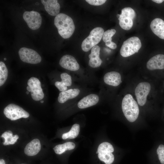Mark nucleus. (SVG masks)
<instances>
[{"instance_id": "obj_1", "label": "nucleus", "mask_w": 164, "mask_h": 164, "mask_svg": "<svg viewBox=\"0 0 164 164\" xmlns=\"http://www.w3.org/2000/svg\"><path fill=\"white\" fill-rule=\"evenodd\" d=\"M54 24L58 32L64 39L70 38L73 34L75 27L72 19L66 14L61 13L56 16Z\"/></svg>"}, {"instance_id": "obj_2", "label": "nucleus", "mask_w": 164, "mask_h": 164, "mask_svg": "<svg viewBox=\"0 0 164 164\" xmlns=\"http://www.w3.org/2000/svg\"><path fill=\"white\" fill-rule=\"evenodd\" d=\"M122 109L127 120L130 122L135 121L138 117L139 109L137 102L131 95L126 94L122 102Z\"/></svg>"}, {"instance_id": "obj_3", "label": "nucleus", "mask_w": 164, "mask_h": 164, "mask_svg": "<svg viewBox=\"0 0 164 164\" xmlns=\"http://www.w3.org/2000/svg\"><path fill=\"white\" fill-rule=\"evenodd\" d=\"M104 32V29L100 27H96L91 30L88 36L82 42L81 44L82 50L88 52L96 45L101 40Z\"/></svg>"}, {"instance_id": "obj_4", "label": "nucleus", "mask_w": 164, "mask_h": 164, "mask_svg": "<svg viewBox=\"0 0 164 164\" xmlns=\"http://www.w3.org/2000/svg\"><path fill=\"white\" fill-rule=\"evenodd\" d=\"M142 46L139 39L137 37H130L124 42L120 50L123 57H127L138 53Z\"/></svg>"}, {"instance_id": "obj_5", "label": "nucleus", "mask_w": 164, "mask_h": 164, "mask_svg": "<svg viewBox=\"0 0 164 164\" xmlns=\"http://www.w3.org/2000/svg\"><path fill=\"white\" fill-rule=\"evenodd\" d=\"M136 16L135 11L131 8L126 7L121 10L120 15L117 14V17L119 20V23L123 29L130 30L133 25V20Z\"/></svg>"}, {"instance_id": "obj_6", "label": "nucleus", "mask_w": 164, "mask_h": 164, "mask_svg": "<svg viewBox=\"0 0 164 164\" xmlns=\"http://www.w3.org/2000/svg\"><path fill=\"white\" fill-rule=\"evenodd\" d=\"M114 151V149L111 144L108 142H103L98 147V157L106 164H111L114 160V155L112 153Z\"/></svg>"}, {"instance_id": "obj_7", "label": "nucleus", "mask_w": 164, "mask_h": 164, "mask_svg": "<svg viewBox=\"0 0 164 164\" xmlns=\"http://www.w3.org/2000/svg\"><path fill=\"white\" fill-rule=\"evenodd\" d=\"M5 116L11 120L14 121L23 118H26L29 114L19 106L10 104L6 107L3 111Z\"/></svg>"}, {"instance_id": "obj_8", "label": "nucleus", "mask_w": 164, "mask_h": 164, "mask_svg": "<svg viewBox=\"0 0 164 164\" xmlns=\"http://www.w3.org/2000/svg\"><path fill=\"white\" fill-rule=\"evenodd\" d=\"M27 90L31 92L32 99L35 101H39L44 97V94L41 87L40 82L37 78L32 77L27 82Z\"/></svg>"}, {"instance_id": "obj_9", "label": "nucleus", "mask_w": 164, "mask_h": 164, "mask_svg": "<svg viewBox=\"0 0 164 164\" xmlns=\"http://www.w3.org/2000/svg\"><path fill=\"white\" fill-rule=\"evenodd\" d=\"M18 53L20 59L24 62L35 64L41 61V57L39 55L32 49L22 47L19 49Z\"/></svg>"}, {"instance_id": "obj_10", "label": "nucleus", "mask_w": 164, "mask_h": 164, "mask_svg": "<svg viewBox=\"0 0 164 164\" xmlns=\"http://www.w3.org/2000/svg\"><path fill=\"white\" fill-rule=\"evenodd\" d=\"M150 90L151 85L148 82H142L138 84L135 90V94L139 105L142 106L145 104Z\"/></svg>"}, {"instance_id": "obj_11", "label": "nucleus", "mask_w": 164, "mask_h": 164, "mask_svg": "<svg viewBox=\"0 0 164 164\" xmlns=\"http://www.w3.org/2000/svg\"><path fill=\"white\" fill-rule=\"evenodd\" d=\"M23 18L29 27L32 29H37L41 25L42 17L40 14L36 11H25L23 14Z\"/></svg>"}, {"instance_id": "obj_12", "label": "nucleus", "mask_w": 164, "mask_h": 164, "mask_svg": "<svg viewBox=\"0 0 164 164\" xmlns=\"http://www.w3.org/2000/svg\"><path fill=\"white\" fill-rule=\"evenodd\" d=\"M59 64L63 68L71 71H77L80 68L75 58L70 55L63 56L60 60Z\"/></svg>"}, {"instance_id": "obj_13", "label": "nucleus", "mask_w": 164, "mask_h": 164, "mask_svg": "<svg viewBox=\"0 0 164 164\" xmlns=\"http://www.w3.org/2000/svg\"><path fill=\"white\" fill-rule=\"evenodd\" d=\"M149 70L163 69H164V55L157 54L151 58L146 64Z\"/></svg>"}, {"instance_id": "obj_14", "label": "nucleus", "mask_w": 164, "mask_h": 164, "mask_svg": "<svg viewBox=\"0 0 164 164\" xmlns=\"http://www.w3.org/2000/svg\"><path fill=\"white\" fill-rule=\"evenodd\" d=\"M100 48L97 45L93 47L91 53L89 55L90 60L88 65L91 67L97 68L99 67L102 63V61L99 57Z\"/></svg>"}, {"instance_id": "obj_15", "label": "nucleus", "mask_w": 164, "mask_h": 164, "mask_svg": "<svg viewBox=\"0 0 164 164\" xmlns=\"http://www.w3.org/2000/svg\"><path fill=\"white\" fill-rule=\"evenodd\" d=\"M41 2L45 10L49 14L56 16L59 14L60 6L57 0H42Z\"/></svg>"}, {"instance_id": "obj_16", "label": "nucleus", "mask_w": 164, "mask_h": 164, "mask_svg": "<svg viewBox=\"0 0 164 164\" xmlns=\"http://www.w3.org/2000/svg\"><path fill=\"white\" fill-rule=\"evenodd\" d=\"M150 28L152 32L160 39H164V21L156 18L151 22Z\"/></svg>"}, {"instance_id": "obj_17", "label": "nucleus", "mask_w": 164, "mask_h": 164, "mask_svg": "<svg viewBox=\"0 0 164 164\" xmlns=\"http://www.w3.org/2000/svg\"><path fill=\"white\" fill-rule=\"evenodd\" d=\"M98 96L95 94H91L81 99L78 102L77 106L80 109L85 108L96 104L99 101Z\"/></svg>"}, {"instance_id": "obj_18", "label": "nucleus", "mask_w": 164, "mask_h": 164, "mask_svg": "<svg viewBox=\"0 0 164 164\" xmlns=\"http://www.w3.org/2000/svg\"><path fill=\"white\" fill-rule=\"evenodd\" d=\"M104 80L106 84L114 87L118 86L122 82L120 74L114 71L106 73L104 76Z\"/></svg>"}, {"instance_id": "obj_19", "label": "nucleus", "mask_w": 164, "mask_h": 164, "mask_svg": "<svg viewBox=\"0 0 164 164\" xmlns=\"http://www.w3.org/2000/svg\"><path fill=\"white\" fill-rule=\"evenodd\" d=\"M41 148V145L39 140L37 138L34 139L26 145L24 149V152L28 156H34L39 152Z\"/></svg>"}, {"instance_id": "obj_20", "label": "nucleus", "mask_w": 164, "mask_h": 164, "mask_svg": "<svg viewBox=\"0 0 164 164\" xmlns=\"http://www.w3.org/2000/svg\"><path fill=\"white\" fill-rule=\"evenodd\" d=\"M80 90L78 88L71 89L60 92L58 98L59 102L63 103L69 99L74 98L79 94Z\"/></svg>"}, {"instance_id": "obj_21", "label": "nucleus", "mask_w": 164, "mask_h": 164, "mask_svg": "<svg viewBox=\"0 0 164 164\" xmlns=\"http://www.w3.org/2000/svg\"><path fill=\"white\" fill-rule=\"evenodd\" d=\"M62 80L60 82L56 81L55 83V86L60 91H66L67 89V87L70 86L72 83L71 76L66 73L60 74Z\"/></svg>"}, {"instance_id": "obj_22", "label": "nucleus", "mask_w": 164, "mask_h": 164, "mask_svg": "<svg viewBox=\"0 0 164 164\" xmlns=\"http://www.w3.org/2000/svg\"><path fill=\"white\" fill-rule=\"evenodd\" d=\"M75 144L72 142H67L55 146L53 149L55 153L58 155L63 153L67 150H70L74 149Z\"/></svg>"}, {"instance_id": "obj_23", "label": "nucleus", "mask_w": 164, "mask_h": 164, "mask_svg": "<svg viewBox=\"0 0 164 164\" xmlns=\"http://www.w3.org/2000/svg\"><path fill=\"white\" fill-rule=\"evenodd\" d=\"M1 137L4 139L3 144L4 145L14 144L19 138V137L17 135H13L12 132L11 131H7L3 133Z\"/></svg>"}, {"instance_id": "obj_24", "label": "nucleus", "mask_w": 164, "mask_h": 164, "mask_svg": "<svg viewBox=\"0 0 164 164\" xmlns=\"http://www.w3.org/2000/svg\"><path fill=\"white\" fill-rule=\"evenodd\" d=\"M79 125L74 124L72 126L70 130L68 132L63 133L62 135V138L66 139L68 138L73 139L76 138L80 132Z\"/></svg>"}, {"instance_id": "obj_25", "label": "nucleus", "mask_w": 164, "mask_h": 164, "mask_svg": "<svg viewBox=\"0 0 164 164\" xmlns=\"http://www.w3.org/2000/svg\"><path fill=\"white\" fill-rule=\"evenodd\" d=\"M8 70L5 64L0 62V86H2L6 81L8 77Z\"/></svg>"}, {"instance_id": "obj_26", "label": "nucleus", "mask_w": 164, "mask_h": 164, "mask_svg": "<svg viewBox=\"0 0 164 164\" xmlns=\"http://www.w3.org/2000/svg\"><path fill=\"white\" fill-rule=\"evenodd\" d=\"M116 32V30L114 29H108L105 31L102 37L104 42L106 43L109 41H111L112 40L111 37Z\"/></svg>"}, {"instance_id": "obj_27", "label": "nucleus", "mask_w": 164, "mask_h": 164, "mask_svg": "<svg viewBox=\"0 0 164 164\" xmlns=\"http://www.w3.org/2000/svg\"><path fill=\"white\" fill-rule=\"evenodd\" d=\"M159 159L162 164H164V145H160L157 149Z\"/></svg>"}, {"instance_id": "obj_28", "label": "nucleus", "mask_w": 164, "mask_h": 164, "mask_svg": "<svg viewBox=\"0 0 164 164\" xmlns=\"http://www.w3.org/2000/svg\"><path fill=\"white\" fill-rule=\"evenodd\" d=\"M86 1L89 4L93 5L98 6L104 4L106 0H86Z\"/></svg>"}, {"instance_id": "obj_29", "label": "nucleus", "mask_w": 164, "mask_h": 164, "mask_svg": "<svg viewBox=\"0 0 164 164\" xmlns=\"http://www.w3.org/2000/svg\"><path fill=\"white\" fill-rule=\"evenodd\" d=\"M105 45L107 46L112 49H115L117 48L116 44L112 41H109L105 43Z\"/></svg>"}, {"instance_id": "obj_30", "label": "nucleus", "mask_w": 164, "mask_h": 164, "mask_svg": "<svg viewBox=\"0 0 164 164\" xmlns=\"http://www.w3.org/2000/svg\"><path fill=\"white\" fill-rule=\"evenodd\" d=\"M152 1L158 4L161 3L164 1L163 0H153Z\"/></svg>"}, {"instance_id": "obj_31", "label": "nucleus", "mask_w": 164, "mask_h": 164, "mask_svg": "<svg viewBox=\"0 0 164 164\" xmlns=\"http://www.w3.org/2000/svg\"><path fill=\"white\" fill-rule=\"evenodd\" d=\"M0 164H5V162L4 160L1 159L0 160Z\"/></svg>"}, {"instance_id": "obj_32", "label": "nucleus", "mask_w": 164, "mask_h": 164, "mask_svg": "<svg viewBox=\"0 0 164 164\" xmlns=\"http://www.w3.org/2000/svg\"><path fill=\"white\" fill-rule=\"evenodd\" d=\"M26 94H29V92H28V91H26Z\"/></svg>"}, {"instance_id": "obj_33", "label": "nucleus", "mask_w": 164, "mask_h": 164, "mask_svg": "<svg viewBox=\"0 0 164 164\" xmlns=\"http://www.w3.org/2000/svg\"><path fill=\"white\" fill-rule=\"evenodd\" d=\"M40 102L41 103H43V101H40Z\"/></svg>"}, {"instance_id": "obj_34", "label": "nucleus", "mask_w": 164, "mask_h": 164, "mask_svg": "<svg viewBox=\"0 0 164 164\" xmlns=\"http://www.w3.org/2000/svg\"><path fill=\"white\" fill-rule=\"evenodd\" d=\"M4 60H6V58H4Z\"/></svg>"}, {"instance_id": "obj_35", "label": "nucleus", "mask_w": 164, "mask_h": 164, "mask_svg": "<svg viewBox=\"0 0 164 164\" xmlns=\"http://www.w3.org/2000/svg\"></svg>"}]
</instances>
